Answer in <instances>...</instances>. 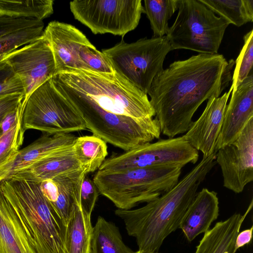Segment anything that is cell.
Listing matches in <instances>:
<instances>
[{
	"mask_svg": "<svg viewBox=\"0 0 253 253\" xmlns=\"http://www.w3.org/2000/svg\"><path fill=\"white\" fill-rule=\"evenodd\" d=\"M253 205L252 199L243 215L235 213L226 220L217 222L213 227L205 233L195 253H236V238Z\"/></svg>",
	"mask_w": 253,
	"mask_h": 253,
	"instance_id": "ffe728a7",
	"label": "cell"
},
{
	"mask_svg": "<svg viewBox=\"0 0 253 253\" xmlns=\"http://www.w3.org/2000/svg\"><path fill=\"white\" fill-rule=\"evenodd\" d=\"M21 111L14 125L0 135V181L8 177L20 147L25 132L22 128Z\"/></svg>",
	"mask_w": 253,
	"mask_h": 253,
	"instance_id": "83f0119b",
	"label": "cell"
},
{
	"mask_svg": "<svg viewBox=\"0 0 253 253\" xmlns=\"http://www.w3.org/2000/svg\"><path fill=\"white\" fill-rule=\"evenodd\" d=\"M172 50L166 37L123 41L102 52L114 72L147 94L155 77L162 72L165 59Z\"/></svg>",
	"mask_w": 253,
	"mask_h": 253,
	"instance_id": "ba28073f",
	"label": "cell"
},
{
	"mask_svg": "<svg viewBox=\"0 0 253 253\" xmlns=\"http://www.w3.org/2000/svg\"><path fill=\"white\" fill-rule=\"evenodd\" d=\"M178 13L166 37L172 50L216 54L229 23L199 0H178Z\"/></svg>",
	"mask_w": 253,
	"mask_h": 253,
	"instance_id": "52a82bcc",
	"label": "cell"
},
{
	"mask_svg": "<svg viewBox=\"0 0 253 253\" xmlns=\"http://www.w3.org/2000/svg\"><path fill=\"white\" fill-rule=\"evenodd\" d=\"M52 78L88 96L108 115L139 120L155 116L147 94L115 72L71 70Z\"/></svg>",
	"mask_w": 253,
	"mask_h": 253,
	"instance_id": "277c9868",
	"label": "cell"
},
{
	"mask_svg": "<svg viewBox=\"0 0 253 253\" xmlns=\"http://www.w3.org/2000/svg\"><path fill=\"white\" fill-rule=\"evenodd\" d=\"M24 98V93H14L0 96V134L3 121L9 113L18 108Z\"/></svg>",
	"mask_w": 253,
	"mask_h": 253,
	"instance_id": "e575fe53",
	"label": "cell"
},
{
	"mask_svg": "<svg viewBox=\"0 0 253 253\" xmlns=\"http://www.w3.org/2000/svg\"><path fill=\"white\" fill-rule=\"evenodd\" d=\"M178 0H144L146 14L153 33V37L167 35L169 27L168 21L178 9Z\"/></svg>",
	"mask_w": 253,
	"mask_h": 253,
	"instance_id": "f1b7e54d",
	"label": "cell"
},
{
	"mask_svg": "<svg viewBox=\"0 0 253 253\" xmlns=\"http://www.w3.org/2000/svg\"><path fill=\"white\" fill-rule=\"evenodd\" d=\"M4 60L20 78L24 98L55 74V64L50 45L43 36L38 39L4 54Z\"/></svg>",
	"mask_w": 253,
	"mask_h": 253,
	"instance_id": "4fadbf2b",
	"label": "cell"
},
{
	"mask_svg": "<svg viewBox=\"0 0 253 253\" xmlns=\"http://www.w3.org/2000/svg\"><path fill=\"white\" fill-rule=\"evenodd\" d=\"M76 137L72 133H43L32 143L19 150L9 175L39 160L72 146Z\"/></svg>",
	"mask_w": 253,
	"mask_h": 253,
	"instance_id": "44dd1931",
	"label": "cell"
},
{
	"mask_svg": "<svg viewBox=\"0 0 253 253\" xmlns=\"http://www.w3.org/2000/svg\"><path fill=\"white\" fill-rule=\"evenodd\" d=\"M253 226L239 232L236 238L234 249L236 251L240 248L250 243L252 239Z\"/></svg>",
	"mask_w": 253,
	"mask_h": 253,
	"instance_id": "8d00e7d4",
	"label": "cell"
},
{
	"mask_svg": "<svg viewBox=\"0 0 253 253\" xmlns=\"http://www.w3.org/2000/svg\"><path fill=\"white\" fill-rule=\"evenodd\" d=\"M215 156L203 158L171 189L144 206L115 211L128 234L136 239L139 251L156 253L164 240L179 228L199 187L214 166Z\"/></svg>",
	"mask_w": 253,
	"mask_h": 253,
	"instance_id": "7a4b0ae2",
	"label": "cell"
},
{
	"mask_svg": "<svg viewBox=\"0 0 253 253\" xmlns=\"http://www.w3.org/2000/svg\"></svg>",
	"mask_w": 253,
	"mask_h": 253,
	"instance_id": "f35d334b",
	"label": "cell"
},
{
	"mask_svg": "<svg viewBox=\"0 0 253 253\" xmlns=\"http://www.w3.org/2000/svg\"><path fill=\"white\" fill-rule=\"evenodd\" d=\"M87 174L84 169L57 176L53 179L58 187L56 202L52 205L67 224L75 205L79 204L82 180Z\"/></svg>",
	"mask_w": 253,
	"mask_h": 253,
	"instance_id": "603a6c76",
	"label": "cell"
},
{
	"mask_svg": "<svg viewBox=\"0 0 253 253\" xmlns=\"http://www.w3.org/2000/svg\"><path fill=\"white\" fill-rule=\"evenodd\" d=\"M22 128L54 134L86 129L76 108L54 87L51 79L22 102Z\"/></svg>",
	"mask_w": 253,
	"mask_h": 253,
	"instance_id": "9c48e42d",
	"label": "cell"
},
{
	"mask_svg": "<svg viewBox=\"0 0 253 253\" xmlns=\"http://www.w3.org/2000/svg\"><path fill=\"white\" fill-rule=\"evenodd\" d=\"M44 25L22 29L0 37V58L42 36Z\"/></svg>",
	"mask_w": 253,
	"mask_h": 253,
	"instance_id": "4dcf8cb0",
	"label": "cell"
},
{
	"mask_svg": "<svg viewBox=\"0 0 253 253\" xmlns=\"http://www.w3.org/2000/svg\"><path fill=\"white\" fill-rule=\"evenodd\" d=\"M43 36L49 42L56 74L71 70L113 73L107 57L75 26L57 21L49 22Z\"/></svg>",
	"mask_w": 253,
	"mask_h": 253,
	"instance_id": "30bf717a",
	"label": "cell"
},
{
	"mask_svg": "<svg viewBox=\"0 0 253 253\" xmlns=\"http://www.w3.org/2000/svg\"><path fill=\"white\" fill-rule=\"evenodd\" d=\"M92 228L90 215L77 204L66 224V253H90Z\"/></svg>",
	"mask_w": 253,
	"mask_h": 253,
	"instance_id": "7402d4cb",
	"label": "cell"
},
{
	"mask_svg": "<svg viewBox=\"0 0 253 253\" xmlns=\"http://www.w3.org/2000/svg\"><path fill=\"white\" fill-rule=\"evenodd\" d=\"M253 118L252 72L232 93L227 105L216 151L237 138L247 124Z\"/></svg>",
	"mask_w": 253,
	"mask_h": 253,
	"instance_id": "2e32d148",
	"label": "cell"
},
{
	"mask_svg": "<svg viewBox=\"0 0 253 253\" xmlns=\"http://www.w3.org/2000/svg\"><path fill=\"white\" fill-rule=\"evenodd\" d=\"M219 201L217 194L204 188L197 192L180 222L181 229L189 242L209 230L211 223L217 218Z\"/></svg>",
	"mask_w": 253,
	"mask_h": 253,
	"instance_id": "e0dca14e",
	"label": "cell"
},
{
	"mask_svg": "<svg viewBox=\"0 0 253 253\" xmlns=\"http://www.w3.org/2000/svg\"><path fill=\"white\" fill-rule=\"evenodd\" d=\"M215 161L221 170L226 188L240 193L253 181V118L236 139L217 150Z\"/></svg>",
	"mask_w": 253,
	"mask_h": 253,
	"instance_id": "5bb4252c",
	"label": "cell"
},
{
	"mask_svg": "<svg viewBox=\"0 0 253 253\" xmlns=\"http://www.w3.org/2000/svg\"><path fill=\"white\" fill-rule=\"evenodd\" d=\"M244 45L235 61V69L232 77L230 88L232 92L243 82L251 72L253 64V30L244 36Z\"/></svg>",
	"mask_w": 253,
	"mask_h": 253,
	"instance_id": "f546056e",
	"label": "cell"
},
{
	"mask_svg": "<svg viewBox=\"0 0 253 253\" xmlns=\"http://www.w3.org/2000/svg\"><path fill=\"white\" fill-rule=\"evenodd\" d=\"M72 146L39 160L7 178L41 182L83 169L74 154Z\"/></svg>",
	"mask_w": 253,
	"mask_h": 253,
	"instance_id": "ac0fdd59",
	"label": "cell"
},
{
	"mask_svg": "<svg viewBox=\"0 0 253 253\" xmlns=\"http://www.w3.org/2000/svg\"><path fill=\"white\" fill-rule=\"evenodd\" d=\"M199 152L182 136L140 145L105 159L98 170L120 171L133 169L180 167L196 164Z\"/></svg>",
	"mask_w": 253,
	"mask_h": 253,
	"instance_id": "7c38bea8",
	"label": "cell"
},
{
	"mask_svg": "<svg viewBox=\"0 0 253 253\" xmlns=\"http://www.w3.org/2000/svg\"><path fill=\"white\" fill-rule=\"evenodd\" d=\"M41 191L45 198L53 205L56 201L58 196V187L53 179L43 180L40 183Z\"/></svg>",
	"mask_w": 253,
	"mask_h": 253,
	"instance_id": "d590c367",
	"label": "cell"
},
{
	"mask_svg": "<svg viewBox=\"0 0 253 253\" xmlns=\"http://www.w3.org/2000/svg\"><path fill=\"white\" fill-rule=\"evenodd\" d=\"M231 92L230 88L221 96L212 97L208 99L200 117L192 122L188 130L182 135L194 148L203 153V158L216 154L217 140Z\"/></svg>",
	"mask_w": 253,
	"mask_h": 253,
	"instance_id": "9a60e30c",
	"label": "cell"
},
{
	"mask_svg": "<svg viewBox=\"0 0 253 253\" xmlns=\"http://www.w3.org/2000/svg\"><path fill=\"white\" fill-rule=\"evenodd\" d=\"M24 92L20 78L8 63L0 58V96Z\"/></svg>",
	"mask_w": 253,
	"mask_h": 253,
	"instance_id": "1f68e13d",
	"label": "cell"
},
{
	"mask_svg": "<svg viewBox=\"0 0 253 253\" xmlns=\"http://www.w3.org/2000/svg\"><path fill=\"white\" fill-rule=\"evenodd\" d=\"M234 65L220 54L200 53L172 62L157 75L147 94L161 133L168 138L185 133L200 106L228 86Z\"/></svg>",
	"mask_w": 253,
	"mask_h": 253,
	"instance_id": "6da1fadb",
	"label": "cell"
},
{
	"mask_svg": "<svg viewBox=\"0 0 253 253\" xmlns=\"http://www.w3.org/2000/svg\"><path fill=\"white\" fill-rule=\"evenodd\" d=\"M72 148L87 174L98 170L108 155L107 143L93 134L77 137Z\"/></svg>",
	"mask_w": 253,
	"mask_h": 253,
	"instance_id": "d4e9b609",
	"label": "cell"
},
{
	"mask_svg": "<svg viewBox=\"0 0 253 253\" xmlns=\"http://www.w3.org/2000/svg\"><path fill=\"white\" fill-rule=\"evenodd\" d=\"M87 174L84 175L82 180L79 205L84 212L91 215L97 200L99 192L93 180Z\"/></svg>",
	"mask_w": 253,
	"mask_h": 253,
	"instance_id": "d6a6232c",
	"label": "cell"
},
{
	"mask_svg": "<svg viewBox=\"0 0 253 253\" xmlns=\"http://www.w3.org/2000/svg\"><path fill=\"white\" fill-rule=\"evenodd\" d=\"M51 80L79 113L86 128L106 143L127 151L159 139L161 131L156 118L139 120L110 116L85 94L53 78Z\"/></svg>",
	"mask_w": 253,
	"mask_h": 253,
	"instance_id": "5b68a950",
	"label": "cell"
},
{
	"mask_svg": "<svg viewBox=\"0 0 253 253\" xmlns=\"http://www.w3.org/2000/svg\"><path fill=\"white\" fill-rule=\"evenodd\" d=\"M2 190L37 253H66V224L42 194L39 182L7 178Z\"/></svg>",
	"mask_w": 253,
	"mask_h": 253,
	"instance_id": "3957f363",
	"label": "cell"
},
{
	"mask_svg": "<svg viewBox=\"0 0 253 253\" xmlns=\"http://www.w3.org/2000/svg\"><path fill=\"white\" fill-rule=\"evenodd\" d=\"M53 0H0V14L42 21L53 13Z\"/></svg>",
	"mask_w": 253,
	"mask_h": 253,
	"instance_id": "484cf974",
	"label": "cell"
},
{
	"mask_svg": "<svg viewBox=\"0 0 253 253\" xmlns=\"http://www.w3.org/2000/svg\"><path fill=\"white\" fill-rule=\"evenodd\" d=\"M90 253H136L124 243L115 224L99 216L92 228Z\"/></svg>",
	"mask_w": 253,
	"mask_h": 253,
	"instance_id": "cb8c5ba5",
	"label": "cell"
},
{
	"mask_svg": "<svg viewBox=\"0 0 253 253\" xmlns=\"http://www.w3.org/2000/svg\"><path fill=\"white\" fill-rule=\"evenodd\" d=\"M199 0L214 14L237 27L253 20V0Z\"/></svg>",
	"mask_w": 253,
	"mask_h": 253,
	"instance_id": "4316f807",
	"label": "cell"
},
{
	"mask_svg": "<svg viewBox=\"0 0 253 253\" xmlns=\"http://www.w3.org/2000/svg\"><path fill=\"white\" fill-rule=\"evenodd\" d=\"M180 167L97 170L93 181L99 193L120 210H131L167 192L179 181Z\"/></svg>",
	"mask_w": 253,
	"mask_h": 253,
	"instance_id": "8992f818",
	"label": "cell"
},
{
	"mask_svg": "<svg viewBox=\"0 0 253 253\" xmlns=\"http://www.w3.org/2000/svg\"><path fill=\"white\" fill-rule=\"evenodd\" d=\"M136 253H143V252H141L138 251L136 252Z\"/></svg>",
	"mask_w": 253,
	"mask_h": 253,
	"instance_id": "74e56055",
	"label": "cell"
},
{
	"mask_svg": "<svg viewBox=\"0 0 253 253\" xmlns=\"http://www.w3.org/2000/svg\"><path fill=\"white\" fill-rule=\"evenodd\" d=\"M69 5L74 18L93 34L123 38L137 27L144 13L141 0H74Z\"/></svg>",
	"mask_w": 253,
	"mask_h": 253,
	"instance_id": "8fae6325",
	"label": "cell"
},
{
	"mask_svg": "<svg viewBox=\"0 0 253 253\" xmlns=\"http://www.w3.org/2000/svg\"><path fill=\"white\" fill-rule=\"evenodd\" d=\"M0 253H37L0 182Z\"/></svg>",
	"mask_w": 253,
	"mask_h": 253,
	"instance_id": "d6986e66",
	"label": "cell"
},
{
	"mask_svg": "<svg viewBox=\"0 0 253 253\" xmlns=\"http://www.w3.org/2000/svg\"><path fill=\"white\" fill-rule=\"evenodd\" d=\"M44 25L35 19L14 18L0 14V37L22 29Z\"/></svg>",
	"mask_w": 253,
	"mask_h": 253,
	"instance_id": "836d02e7",
	"label": "cell"
}]
</instances>
